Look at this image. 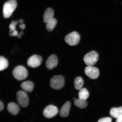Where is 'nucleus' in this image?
I'll return each instance as SVG.
<instances>
[{
    "label": "nucleus",
    "mask_w": 122,
    "mask_h": 122,
    "mask_svg": "<svg viewBox=\"0 0 122 122\" xmlns=\"http://www.w3.org/2000/svg\"><path fill=\"white\" fill-rule=\"evenodd\" d=\"M71 103L69 102H67L62 106L60 112V116L65 118L68 116L71 107Z\"/></svg>",
    "instance_id": "11"
},
{
    "label": "nucleus",
    "mask_w": 122,
    "mask_h": 122,
    "mask_svg": "<svg viewBox=\"0 0 122 122\" xmlns=\"http://www.w3.org/2000/svg\"><path fill=\"white\" fill-rule=\"evenodd\" d=\"M18 21H12L9 25V28L10 30V32H12L16 30V26L19 23Z\"/></svg>",
    "instance_id": "21"
},
{
    "label": "nucleus",
    "mask_w": 122,
    "mask_h": 122,
    "mask_svg": "<svg viewBox=\"0 0 122 122\" xmlns=\"http://www.w3.org/2000/svg\"><path fill=\"white\" fill-rule=\"evenodd\" d=\"M42 61V58L41 56L34 55L29 58L27 61V65L30 67L36 68L41 65Z\"/></svg>",
    "instance_id": "7"
},
{
    "label": "nucleus",
    "mask_w": 122,
    "mask_h": 122,
    "mask_svg": "<svg viewBox=\"0 0 122 122\" xmlns=\"http://www.w3.org/2000/svg\"><path fill=\"white\" fill-rule=\"evenodd\" d=\"M16 0H10L6 2L3 7V15L5 18L10 17L17 7Z\"/></svg>",
    "instance_id": "1"
},
{
    "label": "nucleus",
    "mask_w": 122,
    "mask_h": 122,
    "mask_svg": "<svg viewBox=\"0 0 122 122\" xmlns=\"http://www.w3.org/2000/svg\"><path fill=\"white\" fill-rule=\"evenodd\" d=\"M24 33L23 31H21L19 34H18V36H17V37L19 39L21 37V36L23 35Z\"/></svg>",
    "instance_id": "27"
},
{
    "label": "nucleus",
    "mask_w": 122,
    "mask_h": 122,
    "mask_svg": "<svg viewBox=\"0 0 122 122\" xmlns=\"http://www.w3.org/2000/svg\"><path fill=\"white\" fill-rule=\"evenodd\" d=\"M17 99L18 103L23 107H26L29 104V97L26 92L20 91L16 94Z\"/></svg>",
    "instance_id": "6"
},
{
    "label": "nucleus",
    "mask_w": 122,
    "mask_h": 122,
    "mask_svg": "<svg viewBox=\"0 0 122 122\" xmlns=\"http://www.w3.org/2000/svg\"><path fill=\"white\" fill-rule=\"evenodd\" d=\"M57 24V20L53 18L47 23L46 25V28L47 30L49 32L52 31L56 26Z\"/></svg>",
    "instance_id": "17"
},
{
    "label": "nucleus",
    "mask_w": 122,
    "mask_h": 122,
    "mask_svg": "<svg viewBox=\"0 0 122 122\" xmlns=\"http://www.w3.org/2000/svg\"><path fill=\"white\" fill-rule=\"evenodd\" d=\"M112 121V119L111 117H105L100 119L99 120L98 122H111Z\"/></svg>",
    "instance_id": "22"
},
{
    "label": "nucleus",
    "mask_w": 122,
    "mask_h": 122,
    "mask_svg": "<svg viewBox=\"0 0 122 122\" xmlns=\"http://www.w3.org/2000/svg\"><path fill=\"white\" fill-rule=\"evenodd\" d=\"M54 11L51 8H49L46 10L43 15V21L45 23L53 19Z\"/></svg>",
    "instance_id": "13"
},
{
    "label": "nucleus",
    "mask_w": 122,
    "mask_h": 122,
    "mask_svg": "<svg viewBox=\"0 0 122 122\" xmlns=\"http://www.w3.org/2000/svg\"><path fill=\"white\" fill-rule=\"evenodd\" d=\"M19 21V23L20 24L23 23V22H24V20L22 19H20Z\"/></svg>",
    "instance_id": "28"
},
{
    "label": "nucleus",
    "mask_w": 122,
    "mask_h": 122,
    "mask_svg": "<svg viewBox=\"0 0 122 122\" xmlns=\"http://www.w3.org/2000/svg\"><path fill=\"white\" fill-rule=\"evenodd\" d=\"M110 114L113 118L117 119L119 116L122 115V107L111 108Z\"/></svg>",
    "instance_id": "15"
},
{
    "label": "nucleus",
    "mask_w": 122,
    "mask_h": 122,
    "mask_svg": "<svg viewBox=\"0 0 122 122\" xmlns=\"http://www.w3.org/2000/svg\"><path fill=\"white\" fill-rule=\"evenodd\" d=\"M80 39V36L79 33L76 31H73L65 36V41L69 45L74 46L79 43Z\"/></svg>",
    "instance_id": "5"
},
{
    "label": "nucleus",
    "mask_w": 122,
    "mask_h": 122,
    "mask_svg": "<svg viewBox=\"0 0 122 122\" xmlns=\"http://www.w3.org/2000/svg\"><path fill=\"white\" fill-rule=\"evenodd\" d=\"M4 108V106L3 103L0 101V111H2Z\"/></svg>",
    "instance_id": "24"
},
{
    "label": "nucleus",
    "mask_w": 122,
    "mask_h": 122,
    "mask_svg": "<svg viewBox=\"0 0 122 122\" xmlns=\"http://www.w3.org/2000/svg\"><path fill=\"white\" fill-rule=\"evenodd\" d=\"M64 78L62 76H55L52 78L50 81V85L53 89L59 90L64 86Z\"/></svg>",
    "instance_id": "3"
},
{
    "label": "nucleus",
    "mask_w": 122,
    "mask_h": 122,
    "mask_svg": "<svg viewBox=\"0 0 122 122\" xmlns=\"http://www.w3.org/2000/svg\"><path fill=\"white\" fill-rule=\"evenodd\" d=\"M19 27L21 29L24 30L25 28V24H21L20 25H19Z\"/></svg>",
    "instance_id": "26"
},
{
    "label": "nucleus",
    "mask_w": 122,
    "mask_h": 122,
    "mask_svg": "<svg viewBox=\"0 0 122 122\" xmlns=\"http://www.w3.org/2000/svg\"><path fill=\"white\" fill-rule=\"evenodd\" d=\"M22 89L25 92L31 93L34 89V85L33 82L27 81L23 82L20 85Z\"/></svg>",
    "instance_id": "14"
},
{
    "label": "nucleus",
    "mask_w": 122,
    "mask_h": 122,
    "mask_svg": "<svg viewBox=\"0 0 122 122\" xmlns=\"http://www.w3.org/2000/svg\"><path fill=\"white\" fill-rule=\"evenodd\" d=\"M58 63V59L57 56L55 55H51L46 61V66L49 70H52L57 66Z\"/></svg>",
    "instance_id": "10"
},
{
    "label": "nucleus",
    "mask_w": 122,
    "mask_h": 122,
    "mask_svg": "<svg viewBox=\"0 0 122 122\" xmlns=\"http://www.w3.org/2000/svg\"><path fill=\"white\" fill-rule=\"evenodd\" d=\"M85 72L86 76L92 80L98 78L99 75L98 69L92 66H88L85 68Z\"/></svg>",
    "instance_id": "9"
},
{
    "label": "nucleus",
    "mask_w": 122,
    "mask_h": 122,
    "mask_svg": "<svg viewBox=\"0 0 122 122\" xmlns=\"http://www.w3.org/2000/svg\"><path fill=\"white\" fill-rule=\"evenodd\" d=\"M116 122H122V115L119 116L117 118Z\"/></svg>",
    "instance_id": "25"
},
{
    "label": "nucleus",
    "mask_w": 122,
    "mask_h": 122,
    "mask_svg": "<svg viewBox=\"0 0 122 122\" xmlns=\"http://www.w3.org/2000/svg\"><path fill=\"white\" fill-rule=\"evenodd\" d=\"M18 34V32L16 30H15L14 31L12 32H10V34H9V35L10 36H17Z\"/></svg>",
    "instance_id": "23"
},
{
    "label": "nucleus",
    "mask_w": 122,
    "mask_h": 122,
    "mask_svg": "<svg viewBox=\"0 0 122 122\" xmlns=\"http://www.w3.org/2000/svg\"><path fill=\"white\" fill-rule=\"evenodd\" d=\"M89 97V92L85 88H82L79 92V98L84 100H86Z\"/></svg>",
    "instance_id": "16"
},
{
    "label": "nucleus",
    "mask_w": 122,
    "mask_h": 122,
    "mask_svg": "<svg viewBox=\"0 0 122 122\" xmlns=\"http://www.w3.org/2000/svg\"><path fill=\"white\" fill-rule=\"evenodd\" d=\"M7 109L10 114L13 115H17L20 111L19 106L17 104L13 102L8 104L7 107Z\"/></svg>",
    "instance_id": "12"
},
{
    "label": "nucleus",
    "mask_w": 122,
    "mask_h": 122,
    "mask_svg": "<svg viewBox=\"0 0 122 122\" xmlns=\"http://www.w3.org/2000/svg\"><path fill=\"white\" fill-rule=\"evenodd\" d=\"M84 83V81L81 77H78L76 78L74 81L75 88L76 90H80L83 87Z\"/></svg>",
    "instance_id": "18"
},
{
    "label": "nucleus",
    "mask_w": 122,
    "mask_h": 122,
    "mask_svg": "<svg viewBox=\"0 0 122 122\" xmlns=\"http://www.w3.org/2000/svg\"><path fill=\"white\" fill-rule=\"evenodd\" d=\"M99 59V55L97 52L92 51L86 54L83 58L84 62L86 64L93 66L95 64Z\"/></svg>",
    "instance_id": "4"
},
{
    "label": "nucleus",
    "mask_w": 122,
    "mask_h": 122,
    "mask_svg": "<svg viewBox=\"0 0 122 122\" xmlns=\"http://www.w3.org/2000/svg\"><path fill=\"white\" fill-rule=\"evenodd\" d=\"M58 112V110L57 107L50 105L47 106L44 110L43 114L46 118H51L57 115Z\"/></svg>",
    "instance_id": "8"
},
{
    "label": "nucleus",
    "mask_w": 122,
    "mask_h": 122,
    "mask_svg": "<svg viewBox=\"0 0 122 122\" xmlns=\"http://www.w3.org/2000/svg\"><path fill=\"white\" fill-rule=\"evenodd\" d=\"M74 104L77 107L82 109L86 107L87 106V103L86 100H81L79 99H75Z\"/></svg>",
    "instance_id": "19"
},
{
    "label": "nucleus",
    "mask_w": 122,
    "mask_h": 122,
    "mask_svg": "<svg viewBox=\"0 0 122 122\" xmlns=\"http://www.w3.org/2000/svg\"><path fill=\"white\" fill-rule=\"evenodd\" d=\"M8 65V62L7 59L2 56H0V71L6 69Z\"/></svg>",
    "instance_id": "20"
},
{
    "label": "nucleus",
    "mask_w": 122,
    "mask_h": 122,
    "mask_svg": "<svg viewBox=\"0 0 122 122\" xmlns=\"http://www.w3.org/2000/svg\"><path fill=\"white\" fill-rule=\"evenodd\" d=\"M12 73L15 78L19 81L25 80L28 76L27 69L22 66H18L15 67Z\"/></svg>",
    "instance_id": "2"
}]
</instances>
